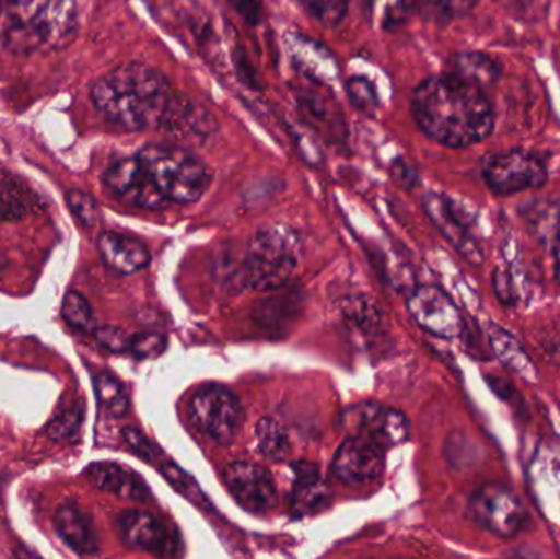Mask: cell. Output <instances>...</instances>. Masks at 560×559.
Wrapping results in <instances>:
<instances>
[{"label":"cell","mask_w":560,"mask_h":559,"mask_svg":"<svg viewBox=\"0 0 560 559\" xmlns=\"http://www.w3.org/2000/svg\"><path fill=\"white\" fill-rule=\"evenodd\" d=\"M97 248L105 265L120 275H135L147 268L151 261L150 252L140 240L121 233H102Z\"/></svg>","instance_id":"ffe728a7"},{"label":"cell","mask_w":560,"mask_h":559,"mask_svg":"<svg viewBox=\"0 0 560 559\" xmlns=\"http://www.w3.org/2000/svg\"><path fill=\"white\" fill-rule=\"evenodd\" d=\"M332 475L346 485L375 481L384 475L385 449L362 435L346 439L332 459Z\"/></svg>","instance_id":"30bf717a"},{"label":"cell","mask_w":560,"mask_h":559,"mask_svg":"<svg viewBox=\"0 0 560 559\" xmlns=\"http://www.w3.org/2000/svg\"><path fill=\"white\" fill-rule=\"evenodd\" d=\"M32 190L22 177L0 170V222H19L32 209Z\"/></svg>","instance_id":"cb8c5ba5"},{"label":"cell","mask_w":560,"mask_h":559,"mask_svg":"<svg viewBox=\"0 0 560 559\" xmlns=\"http://www.w3.org/2000/svg\"><path fill=\"white\" fill-rule=\"evenodd\" d=\"M411 112L421 131L446 147H470L492 133V105L482 89L451 72L421 82Z\"/></svg>","instance_id":"6da1fadb"},{"label":"cell","mask_w":560,"mask_h":559,"mask_svg":"<svg viewBox=\"0 0 560 559\" xmlns=\"http://www.w3.org/2000/svg\"><path fill=\"white\" fill-rule=\"evenodd\" d=\"M483 177L493 193L509 196L542 186L548 179V171L535 154L515 150L490 158L483 167Z\"/></svg>","instance_id":"52a82bcc"},{"label":"cell","mask_w":560,"mask_h":559,"mask_svg":"<svg viewBox=\"0 0 560 559\" xmlns=\"http://www.w3.org/2000/svg\"><path fill=\"white\" fill-rule=\"evenodd\" d=\"M319 25L335 28L348 12L349 0H296Z\"/></svg>","instance_id":"f546056e"},{"label":"cell","mask_w":560,"mask_h":559,"mask_svg":"<svg viewBox=\"0 0 560 559\" xmlns=\"http://www.w3.org/2000/svg\"><path fill=\"white\" fill-rule=\"evenodd\" d=\"M555 265H556V279H558V282L560 286V232L558 233V238H556Z\"/></svg>","instance_id":"b9f144b4"},{"label":"cell","mask_w":560,"mask_h":559,"mask_svg":"<svg viewBox=\"0 0 560 559\" xmlns=\"http://www.w3.org/2000/svg\"><path fill=\"white\" fill-rule=\"evenodd\" d=\"M219 128L217 118L199 102L177 94L161 130L184 144H199L209 140Z\"/></svg>","instance_id":"4fadbf2b"},{"label":"cell","mask_w":560,"mask_h":559,"mask_svg":"<svg viewBox=\"0 0 560 559\" xmlns=\"http://www.w3.org/2000/svg\"><path fill=\"white\" fill-rule=\"evenodd\" d=\"M167 337L158 331H141L130 338V351L138 360H154L166 351Z\"/></svg>","instance_id":"836d02e7"},{"label":"cell","mask_w":560,"mask_h":559,"mask_svg":"<svg viewBox=\"0 0 560 559\" xmlns=\"http://www.w3.org/2000/svg\"><path fill=\"white\" fill-rule=\"evenodd\" d=\"M434 15L443 19H456L470 12L477 0H423Z\"/></svg>","instance_id":"8d00e7d4"},{"label":"cell","mask_w":560,"mask_h":559,"mask_svg":"<svg viewBox=\"0 0 560 559\" xmlns=\"http://www.w3.org/2000/svg\"><path fill=\"white\" fill-rule=\"evenodd\" d=\"M78 33V5L75 0H49L45 13L36 23V45L43 49H62L71 45Z\"/></svg>","instance_id":"2e32d148"},{"label":"cell","mask_w":560,"mask_h":559,"mask_svg":"<svg viewBox=\"0 0 560 559\" xmlns=\"http://www.w3.org/2000/svg\"><path fill=\"white\" fill-rule=\"evenodd\" d=\"M104 183L117 199L138 209L160 210L167 203L137 154L112 163L105 171Z\"/></svg>","instance_id":"ba28073f"},{"label":"cell","mask_w":560,"mask_h":559,"mask_svg":"<svg viewBox=\"0 0 560 559\" xmlns=\"http://www.w3.org/2000/svg\"><path fill=\"white\" fill-rule=\"evenodd\" d=\"M62 317L78 330H89L94 324V314L88 299L79 292H69L62 302Z\"/></svg>","instance_id":"1f68e13d"},{"label":"cell","mask_w":560,"mask_h":559,"mask_svg":"<svg viewBox=\"0 0 560 559\" xmlns=\"http://www.w3.org/2000/svg\"><path fill=\"white\" fill-rule=\"evenodd\" d=\"M137 156L167 202H197L212 184V170L179 144L150 143Z\"/></svg>","instance_id":"3957f363"},{"label":"cell","mask_w":560,"mask_h":559,"mask_svg":"<svg viewBox=\"0 0 560 559\" xmlns=\"http://www.w3.org/2000/svg\"><path fill=\"white\" fill-rule=\"evenodd\" d=\"M66 200H68L69 209H71L72 216L75 217L79 223L84 226H92L97 223L101 210H98V203L95 202L91 194L84 193V190L71 189L66 194Z\"/></svg>","instance_id":"e575fe53"},{"label":"cell","mask_w":560,"mask_h":559,"mask_svg":"<svg viewBox=\"0 0 560 559\" xmlns=\"http://www.w3.org/2000/svg\"><path fill=\"white\" fill-rule=\"evenodd\" d=\"M95 394L98 403L114 417H125L130 410V399L124 384L108 373L98 374L95 380Z\"/></svg>","instance_id":"83f0119b"},{"label":"cell","mask_w":560,"mask_h":559,"mask_svg":"<svg viewBox=\"0 0 560 559\" xmlns=\"http://www.w3.org/2000/svg\"><path fill=\"white\" fill-rule=\"evenodd\" d=\"M470 515L477 524L502 538L516 537L529 522L522 501L510 489L495 482L482 486L472 496Z\"/></svg>","instance_id":"8992f818"},{"label":"cell","mask_w":560,"mask_h":559,"mask_svg":"<svg viewBox=\"0 0 560 559\" xmlns=\"http://www.w3.org/2000/svg\"><path fill=\"white\" fill-rule=\"evenodd\" d=\"M346 94L355 110L374 115L378 108V95L375 85L362 75H352L346 81Z\"/></svg>","instance_id":"4dcf8cb0"},{"label":"cell","mask_w":560,"mask_h":559,"mask_svg":"<svg viewBox=\"0 0 560 559\" xmlns=\"http://www.w3.org/2000/svg\"><path fill=\"white\" fill-rule=\"evenodd\" d=\"M55 528L62 541L78 554H97L98 540L91 519L74 502H65L59 505L55 514Z\"/></svg>","instance_id":"7402d4cb"},{"label":"cell","mask_w":560,"mask_h":559,"mask_svg":"<svg viewBox=\"0 0 560 559\" xmlns=\"http://www.w3.org/2000/svg\"><path fill=\"white\" fill-rule=\"evenodd\" d=\"M256 439L262 455L271 462H282L290 452L289 436L278 420L265 417L256 426Z\"/></svg>","instance_id":"4316f807"},{"label":"cell","mask_w":560,"mask_h":559,"mask_svg":"<svg viewBox=\"0 0 560 559\" xmlns=\"http://www.w3.org/2000/svg\"><path fill=\"white\" fill-rule=\"evenodd\" d=\"M233 65H235L236 74L242 79L243 84L248 85L252 89L261 88V79H259L258 72L253 68L252 61H249L248 55L245 49L236 48L233 51Z\"/></svg>","instance_id":"f35d334b"},{"label":"cell","mask_w":560,"mask_h":559,"mask_svg":"<svg viewBox=\"0 0 560 559\" xmlns=\"http://www.w3.org/2000/svg\"><path fill=\"white\" fill-rule=\"evenodd\" d=\"M230 3L248 25L256 26L261 22L262 10L258 0H230Z\"/></svg>","instance_id":"ab89813d"},{"label":"cell","mask_w":560,"mask_h":559,"mask_svg":"<svg viewBox=\"0 0 560 559\" xmlns=\"http://www.w3.org/2000/svg\"><path fill=\"white\" fill-rule=\"evenodd\" d=\"M369 25L381 30H395L410 16L415 0H359Z\"/></svg>","instance_id":"484cf974"},{"label":"cell","mask_w":560,"mask_h":559,"mask_svg":"<svg viewBox=\"0 0 560 559\" xmlns=\"http://www.w3.org/2000/svg\"><path fill=\"white\" fill-rule=\"evenodd\" d=\"M489 340L497 358L513 373L518 374L529 384L538 383V370L533 364L532 358L526 353L518 340L505 328L499 325H490Z\"/></svg>","instance_id":"603a6c76"},{"label":"cell","mask_w":560,"mask_h":559,"mask_svg":"<svg viewBox=\"0 0 560 559\" xmlns=\"http://www.w3.org/2000/svg\"><path fill=\"white\" fill-rule=\"evenodd\" d=\"M91 97L104 117L125 130H161L177 92L163 72L141 62H128L95 81Z\"/></svg>","instance_id":"7a4b0ae2"},{"label":"cell","mask_w":560,"mask_h":559,"mask_svg":"<svg viewBox=\"0 0 560 559\" xmlns=\"http://www.w3.org/2000/svg\"><path fill=\"white\" fill-rule=\"evenodd\" d=\"M424 212L430 217L438 230L443 233L444 238L474 266L483 265V252L479 243L476 242L469 230L466 229L453 203L441 196V194L430 193L423 199Z\"/></svg>","instance_id":"5bb4252c"},{"label":"cell","mask_w":560,"mask_h":559,"mask_svg":"<svg viewBox=\"0 0 560 559\" xmlns=\"http://www.w3.org/2000/svg\"><path fill=\"white\" fill-rule=\"evenodd\" d=\"M451 74L483 91L499 79V65L482 53H460L451 61Z\"/></svg>","instance_id":"d4e9b609"},{"label":"cell","mask_w":560,"mask_h":559,"mask_svg":"<svg viewBox=\"0 0 560 559\" xmlns=\"http://www.w3.org/2000/svg\"><path fill=\"white\" fill-rule=\"evenodd\" d=\"M349 416L355 429L354 435L365 436L382 449L401 445L410 436V423L407 417L392 407L377 403H364L355 407Z\"/></svg>","instance_id":"7c38bea8"},{"label":"cell","mask_w":560,"mask_h":559,"mask_svg":"<svg viewBox=\"0 0 560 559\" xmlns=\"http://www.w3.org/2000/svg\"><path fill=\"white\" fill-rule=\"evenodd\" d=\"M295 101L303 120L316 133L329 141L345 140L348 135L345 117L329 95L322 94L319 89L312 85H303L295 89Z\"/></svg>","instance_id":"9a60e30c"},{"label":"cell","mask_w":560,"mask_h":559,"mask_svg":"<svg viewBox=\"0 0 560 559\" xmlns=\"http://www.w3.org/2000/svg\"><path fill=\"white\" fill-rule=\"evenodd\" d=\"M91 485L104 492L118 496L133 502L150 501L151 491L140 475L128 469L127 466L118 465L112 462L92 463L85 469Z\"/></svg>","instance_id":"e0dca14e"},{"label":"cell","mask_w":560,"mask_h":559,"mask_svg":"<svg viewBox=\"0 0 560 559\" xmlns=\"http://www.w3.org/2000/svg\"><path fill=\"white\" fill-rule=\"evenodd\" d=\"M510 2L528 3V2H532V0H510Z\"/></svg>","instance_id":"7bdbcfd3"},{"label":"cell","mask_w":560,"mask_h":559,"mask_svg":"<svg viewBox=\"0 0 560 559\" xmlns=\"http://www.w3.org/2000/svg\"><path fill=\"white\" fill-rule=\"evenodd\" d=\"M82 420H84V410L79 406L69 407L55 417L48 426V435L55 442H68L75 436L81 429Z\"/></svg>","instance_id":"d6a6232c"},{"label":"cell","mask_w":560,"mask_h":559,"mask_svg":"<svg viewBox=\"0 0 560 559\" xmlns=\"http://www.w3.org/2000/svg\"><path fill=\"white\" fill-rule=\"evenodd\" d=\"M121 435H124L127 445L130 446L140 458H143L144 462L153 463L154 465L156 459L163 455L140 430L133 429V427H127V429L121 432Z\"/></svg>","instance_id":"d590c367"},{"label":"cell","mask_w":560,"mask_h":559,"mask_svg":"<svg viewBox=\"0 0 560 559\" xmlns=\"http://www.w3.org/2000/svg\"><path fill=\"white\" fill-rule=\"evenodd\" d=\"M226 488L246 511L265 514L278 501L275 479L268 469L248 462H233L225 468Z\"/></svg>","instance_id":"8fae6325"},{"label":"cell","mask_w":560,"mask_h":559,"mask_svg":"<svg viewBox=\"0 0 560 559\" xmlns=\"http://www.w3.org/2000/svg\"><path fill=\"white\" fill-rule=\"evenodd\" d=\"M95 338L102 347L115 353H124L130 348V338L124 330L117 327H101L95 331Z\"/></svg>","instance_id":"74e56055"},{"label":"cell","mask_w":560,"mask_h":559,"mask_svg":"<svg viewBox=\"0 0 560 559\" xmlns=\"http://www.w3.org/2000/svg\"><path fill=\"white\" fill-rule=\"evenodd\" d=\"M302 240L295 230L276 225L256 233L243 265V282L255 291L285 284L302 259Z\"/></svg>","instance_id":"277c9868"},{"label":"cell","mask_w":560,"mask_h":559,"mask_svg":"<svg viewBox=\"0 0 560 559\" xmlns=\"http://www.w3.org/2000/svg\"><path fill=\"white\" fill-rule=\"evenodd\" d=\"M285 45L293 68L306 81L313 82V84H323V82H329L338 75V66H336L331 53L325 46L316 43L315 39L292 35L287 38Z\"/></svg>","instance_id":"d6986e66"},{"label":"cell","mask_w":560,"mask_h":559,"mask_svg":"<svg viewBox=\"0 0 560 559\" xmlns=\"http://www.w3.org/2000/svg\"><path fill=\"white\" fill-rule=\"evenodd\" d=\"M293 489L292 508L296 517L316 514L331 501V489L323 479L318 466L312 463L300 462L292 465Z\"/></svg>","instance_id":"ac0fdd59"},{"label":"cell","mask_w":560,"mask_h":559,"mask_svg":"<svg viewBox=\"0 0 560 559\" xmlns=\"http://www.w3.org/2000/svg\"><path fill=\"white\" fill-rule=\"evenodd\" d=\"M194 427L210 442L226 445L235 439L243 423L238 397L223 386H206L194 394L189 404Z\"/></svg>","instance_id":"5b68a950"},{"label":"cell","mask_w":560,"mask_h":559,"mask_svg":"<svg viewBox=\"0 0 560 559\" xmlns=\"http://www.w3.org/2000/svg\"><path fill=\"white\" fill-rule=\"evenodd\" d=\"M408 311L418 325L441 338L459 337L464 318L453 299L436 286H420L408 298Z\"/></svg>","instance_id":"9c48e42d"},{"label":"cell","mask_w":560,"mask_h":559,"mask_svg":"<svg viewBox=\"0 0 560 559\" xmlns=\"http://www.w3.org/2000/svg\"><path fill=\"white\" fill-rule=\"evenodd\" d=\"M154 465L160 469L161 475H164V478L180 492V494L186 496L187 499L194 502L197 505H209V501H207L203 492L200 491L199 486L194 482L192 478L186 475L179 466L174 465L170 459L164 458V455H161L160 458L156 459Z\"/></svg>","instance_id":"f1b7e54d"},{"label":"cell","mask_w":560,"mask_h":559,"mask_svg":"<svg viewBox=\"0 0 560 559\" xmlns=\"http://www.w3.org/2000/svg\"><path fill=\"white\" fill-rule=\"evenodd\" d=\"M3 266H5V261H3L2 256H0V271H2Z\"/></svg>","instance_id":"ee69618b"},{"label":"cell","mask_w":560,"mask_h":559,"mask_svg":"<svg viewBox=\"0 0 560 559\" xmlns=\"http://www.w3.org/2000/svg\"><path fill=\"white\" fill-rule=\"evenodd\" d=\"M394 176L395 179L404 184L405 187H413L415 180H417L413 171H411L404 161H397V163H395Z\"/></svg>","instance_id":"60d3db41"},{"label":"cell","mask_w":560,"mask_h":559,"mask_svg":"<svg viewBox=\"0 0 560 559\" xmlns=\"http://www.w3.org/2000/svg\"><path fill=\"white\" fill-rule=\"evenodd\" d=\"M118 534L131 550L161 554L167 545L166 528L144 511H125L117 521Z\"/></svg>","instance_id":"44dd1931"}]
</instances>
